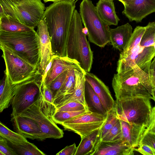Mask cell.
I'll use <instances>...</instances> for the list:
<instances>
[{
  "label": "cell",
  "mask_w": 155,
  "mask_h": 155,
  "mask_svg": "<svg viewBox=\"0 0 155 155\" xmlns=\"http://www.w3.org/2000/svg\"><path fill=\"white\" fill-rule=\"evenodd\" d=\"M78 0H63L47 7L42 19L46 21L54 54L65 56L67 35Z\"/></svg>",
  "instance_id": "6da1fadb"
},
{
  "label": "cell",
  "mask_w": 155,
  "mask_h": 155,
  "mask_svg": "<svg viewBox=\"0 0 155 155\" xmlns=\"http://www.w3.org/2000/svg\"><path fill=\"white\" fill-rule=\"evenodd\" d=\"M112 86L117 100L142 97L152 98L153 88L149 74L138 67L125 73L114 74Z\"/></svg>",
  "instance_id": "7a4b0ae2"
},
{
  "label": "cell",
  "mask_w": 155,
  "mask_h": 155,
  "mask_svg": "<svg viewBox=\"0 0 155 155\" xmlns=\"http://www.w3.org/2000/svg\"><path fill=\"white\" fill-rule=\"evenodd\" d=\"M83 28L80 13L75 9L67 35L65 56L77 61L83 70L89 72L93 54Z\"/></svg>",
  "instance_id": "3957f363"
},
{
  "label": "cell",
  "mask_w": 155,
  "mask_h": 155,
  "mask_svg": "<svg viewBox=\"0 0 155 155\" xmlns=\"http://www.w3.org/2000/svg\"><path fill=\"white\" fill-rule=\"evenodd\" d=\"M0 43L38 69L41 58L40 44L34 29L18 32L0 31Z\"/></svg>",
  "instance_id": "277c9868"
},
{
  "label": "cell",
  "mask_w": 155,
  "mask_h": 155,
  "mask_svg": "<svg viewBox=\"0 0 155 155\" xmlns=\"http://www.w3.org/2000/svg\"><path fill=\"white\" fill-rule=\"evenodd\" d=\"M5 15L34 28L42 19L45 10L41 0H0Z\"/></svg>",
  "instance_id": "5b68a950"
},
{
  "label": "cell",
  "mask_w": 155,
  "mask_h": 155,
  "mask_svg": "<svg viewBox=\"0 0 155 155\" xmlns=\"http://www.w3.org/2000/svg\"><path fill=\"white\" fill-rule=\"evenodd\" d=\"M79 13L91 42L101 47L110 42V28L100 17L91 1L83 0L80 5Z\"/></svg>",
  "instance_id": "8992f818"
},
{
  "label": "cell",
  "mask_w": 155,
  "mask_h": 155,
  "mask_svg": "<svg viewBox=\"0 0 155 155\" xmlns=\"http://www.w3.org/2000/svg\"><path fill=\"white\" fill-rule=\"evenodd\" d=\"M150 99L142 97L116 99L114 105L118 119L146 127L152 108Z\"/></svg>",
  "instance_id": "52a82bcc"
},
{
  "label": "cell",
  "mask_w": 155,
  "mask_h": 155,
  "mask_svg": "<svg viewBox=\"0 0 155 155\" xmlns=\"http://www.w3.org/2000/svg\"><path fill=\"white\" fill-rule=\"evenodd\" d=\"M5 62V74L13 84H19L37 76L38 68L31 64L11 49L0 43Z\"/></svg>",
  "instance_id": "ba28073f"
},
{
  "label": "cell",
  "mask_w": 155,
  "mask_h": 155,
  "mask_svg": "<svg viewBox=\"0 0 155 155\" xmlns=\"http://www.w3.org/2000/svg\"><path fill=\"white\" fill-rule=\"evenodd\" d=\"M155 56L154 46L144 47L140 45L131 49L124 50L120 54L117 72L124 73L138 67L149 74L151 63Z\"/></svg>",
  "instance_id": "9c48e42d"
},
{
  "label": "cell",
  "mask_w": 155,
  "mask_h": 155,
  "mask_svg": "<svg viewBox=\"0 0 155 155\" xmlns=\"http://www.w3.org/2000/svg\"><path fill=\"white\" fill-rule=\"evenodd\" d=\"M38 76L18 84L11 102V117L20 115L39 97L41 87Z\"/></svg>",
  "instance_id": "30bf717a"
},
{
  "label": "cell",
  "mask_w": 155,
  "mask_h": 155,
  "mask_svg": "<svg viewBox=\"0 0 155 155\" xmlns=\"http://www.w3.org/2000/svg\"><path fill=\"white\" fill-rule=\"evenodd\" d=\"M107 117V115L91 112L66 121L60 125L65 130L77 134L81 139L102 127Z\"/></svg>",
  "instance_id": "8fae6325"
},
{
  "label": "cell",
  "mask_w": 155,
  "mask_h": 155,
  "mask_svg": "<svg viewBox=\"0 0 155 155\" xmlns=\"http://www.w3.org/2000/svg\"><path fill=\"white\" fill-rule=\"evenodd\" d=\"M39 97L19 115L35 121L41 130L45 139H59L63 137V130L42 111L40 105Z\"/></svg>",
  "instance_id": "7c38bea8"
},
{
  "label": "cell",
  "mask_w": 155,
  "mask_h": 155,
  "mask_svg": "<svg viewBox=\"0 0 155 155\" xmlns=\"http://www.w3.org/2000/svg\"><path fill=\"white\" fill-rule=\"evenodd\" d=\"M37 27L36 33L39 39L41 51V58L37 72L38 75L41 76L51 58L55 55L52 52L51 38L45 19H41Z\"/></svg>",
  "instance_id": "4fadbf2b"
},
{
  "label": "cell",
  "mask_w": 155,
  "mask_h": 155,
  "mask_svg": "<svg viewBox=\"0 0 155 155\" xmlns=\"http://www.w3.org/2000/svg\"><path fill=\"white\" fill-rule=\"evenodd\" d=\"M122 13L130 21L139 22L155 12V0H134L124 5Z\"/></svg>",
  "instance_id": "5bb4252c"
},
{
  "label": "cell",
  "mask_w": 155,
  "mask_h": 155,
  "mask_svg": "<svg viewBox=\"0 0 155 155\" xmlns=\"http://www.w3.org/2000/svg\"><path fill=\"white\" fill-rule=\"evenodd\" d=\"M15 132L26 138L42 140L46 139L36 123L30 118L20 115L11 117Z\"/></svg>",
  "instance_id": "9a60e30c"
},
{
  "label": "cell",
  "mask_w": 155,
  "mask_h": 155,
  "mask_svg": "<svg viewBox=\"0 0 155 155\" xmlns=\"http://www.w3.org/2000/svg\"><path fill=\"white\" fill-rule=\"evenodd\" d=\"M73 69L84 71L76 61L66 56L56 55L53 58L51 67L43 84L48 86L52 81L64 71Z\"/></svg>",
  "instance_id": "2e32d148"
},
{
  "label": "cell",
  "mask_w": 155,
  "mask_h": 155,
  "mask_svg": "<svg viewBox=\"0 0 155 155\" xmlns=\"http://www.w3.org/2000/svg\"><path fill=\"white\" fill-rule=\"evenodd\" d=\"M85 79L92 86L107 113L113 108L115 102L108 87L95 75L89 72H85Z\"/></svg>",
  "instance_id": "e0dca14e"
},
{
  "label": "cell",
  "mask_w": 155,
  "mask_h": 155,
  "mask_svg": "<svg viewBox=\"0 0 155 155\" xmlns=\"http://www.w3.org/2000/svg\"><path fill=\"white\" fill-rule=\"evenodd\" d=\"M134 148L122 140L111 142L101 141L94 155H133Z\"/></svg>",
  "instance_id": "ac0fdd59"
},
{
  "label": "cell",
  "mask_w": 155,
  "mask_h": 155,
  "mask_svg": "<svg viewBox=\"0 0 155 155\" xmlns=\"http://www.w3.org/2000/svg\"><path fill=\"white\" fill-rule=\"evenodd\" d=\"M132 26L127 23L114 28H110V42L120 52L126 47L132 33Z\"/></svg>",
  "instance_id": "d6986e66"
},
{
  "label": "cell",
  "mask_w": 155,
  "mask_h": 155,
  "mask_svg": "<svg viewBox=\"0 0 155 155\" xmlns=\"http://www.w3.org/2000/svg\"><path fill=\"white\" fill-rule=\"evenodd\" d=\"M102 127L81 139L75 155H94L101 141Z\"/></svg>",
  "instance_id": "ffe728a7"
},
{
  "label": "cell",
  "mask_w": 155,
  "mask_h": 155,
  "mask_svg": "<svg viewBox=\"0 0 155 155\" xmlns=\"http://www.w3.org/2000/svg\"><path fill=\"white\" fill-rule=\"evenodd\" d=\"M120 120L121 126L122 140L128 143L133 148L138 147L141 137L146 127Z\"/></svg>",
  "instance_id": "44dd1931"
},
{
  "label": "cell",
  "mask_w": 155,
  "mask_h": 155,
  "mask_svg": "<svg viewBox=\"0 0 155 155\" xmlns=\"http://www.w3.org/2000/svg\"><path fill=\"white\" fill-rule=\"evenodd\" d=\"M74 71L76 83L74 92L70 96L58 104L56 106L57 108L66 103L72 101L78 102L88 107L85 97V72L76 69H75Z\"/></svg>",
  "instance_id": "7402d4cb"
},
{
  "label": "cell",
  "mask_w": 155,
  "mask_h": 155,
  "mask_svg": "<svg viewBox=\"0 0 155 155\" xmlns=\"http://www.w3.org/2000/svg\"><path fill=\"white\" fill-rule=\"evenodd\" d=\"M96 7L99 15L107 24L118 25L120 19L116 14L113 0H99Z\"/></svg>",
  "instance_id": "603a6c76"
},
{
  "label": "cell",
  "mask_w": 155,
  "mask_h": 155,
  "mask_svg": "<svg viewBox=\"0 0 155 155\" xmlns=\"http://www.w3.org/2000/svg\"><path fill=\"white\" fill-rule=\"evenodd\" d=\"M18 84H13L5 74L0 85V112L8 107L14 96Z\"/></svg>",
  "instance_id": "cb8c5ba5"
},
{
  "label": "cell",
  "mask_w": 155,
  "mask_h": 155,
  "mask_svg": "<svg viewBox=\"0 0 155 155\" xmlns=\"http://www.w3.org/2000/svg\"><path fill=\"white\" fill-rule=\"evenodd\" d=\"M74 70L73 69L68 70L63 84L53 98V103L55 106L74 92L76 83Z\"/></svg>",
  "instance_id": "d4e9b609"
},
{
  "label": "cell",
  "mask_w": 155,
  "mask_h": 155,
  "mask_svg": "<svg viewBox=\"0 0 155 155\" xmlns=\"http://www.w3.org/2000/svg\"><path fill=\"white\" fill-rule=\"evenodd\" d=\"M40 85L41 92L39 97L40 107L43 112L52 119V117L57 110L53 103L52 93L48 86L45 85L43 83L40 84Z\"/></svg>",
  "instance_id": "484cf974"
},
{
  "label": "cell",
  "mask_w": 155,
  "mask_h": 155,
  "mask_svg": "<svg viewBox=\"0 0 155 155\" xmlns=\"http://www.w3.org/2000/svg\"><path fill=\"white\" fill-rule=\"evenodd\" d=\"M34 29L23 24L10 16L5 14L0 16V31L18 32L29 31Z\"/></svg>",
  "instance_id": "4316f807"
},
{
  "label": "cell",
  "mask_w": 155,
  "mask_h": 155,
  "mask_svg": "<svg viewBox=\"0 0 155 155\" xmlns=\"http://www.w3.org/2000/svg\"><path fill=\"white\" fill-rule=\"evenodd\" d=\"M0 136L12 144L16 145L23 144L28 142L25 137L12 131L1 122H0Z\"/></svg>",
  "instance_id": "83f0119b"
},
{
  "label": "cell",
  "mask_w": 155,
  "mask_h": 155,
  "mask_svg": "<svg viewBox=\"0 0 155 155\" xmlns=\"http://www.w3.org/2000/svg\"><path fill=\"white\" fill-rule=\"evenodd\" d=\"M85 93L87 94L91 104L96 110V112L107 115V112L100 98L91 85L86 80L85 83Z\"/></svg>",
  "instance_id": "f1b7e54d"
},
{
  "label": "cell",
  "mask_w": 155,
  "mask_h": 155,
  "mask_svg": "<svg viewBox=\"0 0 155 155\" xmlns=\"http://www.w3.org/2000/svg\"><path fill=\"white\" fill-rule=\"evenodd\" d=\"M91 112L86 110L74 111H65L57 110L52 117V119L56 124H61L66 121Z\"/></svg>",
  "instance_id": "f546056e"
},
{
  "label": "cell",
  "mask_w": 155,
  "mask_h": 155,
  "mask_svg": "<svg viewBox=\"0 0 155 155\" xmlns=\"http://www.w3.org/2000/svg\"><path fill=\"white\" fill-rule=\"evenodd\" d=\"M140 45L144 47L154 46L155 44V22H150L145 26Z\"/></svg>",
  "instance_id": "4dcf8cb0"
},
{
  "label": "cell",
  "mask_w": 155,
  "mask_h": 155,
  "mask_svg": "<svg viewBox=\"0 0 155 155\" xmlns=\"http://www.w3.org/2000/svg\"><path fill=\"white\" fill-rule=\"evenodd\" d=\"M18 154L21 155H45L35 145L28 141L23 144L16 145L12 144Z\"/></svg>",
  "instance_id": "1f68e13d"
},
{
  "label": "cell",
  "mask_w": 155,
  "mask_h": 155,
  "mask_svg": "<svg viewBox=\"0 0 155 155\" xmlns=\"http://www.w3.org/2000/svg\"><path fill=\"white\" fill-rule=\"evenodd\" d=\"M118 119L116 109L114 105L113 108L107 113L106 119L102 127L101 134V140L113 127Z\"/></svg>",
  "instance_id": "d6a6232c"
},
{
  "label": "cell",
  "mask_w": 155,
  "mask_h": 155,
  "mask_svg": "<svg viewBox=\"0 0 155 155\" xmlns=\"http://www.w3.org/2000/svg\"><path fill=\"white\" fill-rule=\"evenodd\" d=\"M121 126L120 120L118 119L110 130L106 134L101 141L111 142L122 140Z\"/></svg>",
  "instance_id": "836d02e7"
},
{
  "label": "cell",
  "mask_w": 155,
  "mask_h": 155,
  "mask_svg": "<svg viewBox=\"0 0 155 155\" xmlns=\"http://www.w3.org/2000/svg\"><path fill=\"white\" fill-rule=\"evenodd\" d=\"M145 29V26H137L132 32L128 44L124 50H129L139 45Z\"/></svg>",
  "instance_id": "e575fe53"
},
{
  "label": "cell",
  "mask_w": 155,
  "mask_h": 155,
  "mask_svg": "<svg viewBox=\"0 0 155 155\" xmlns=\"http://www.w3.org/2000/svg\"><path fill=\"white\" fill-rule=\"evenodd\" d=\"M57 109L59 110L65 111H77L84 110H90L88 107L77 101L68 102L57 108Z\"/></svg>",
  "instance_id": "d590c367"
},
{
  "label": "cell",
  "mask_w": 155,
  "mask_h": 155,
  "mask_svg": "<svg viewBox=\"0 0 155 155\" xmlns=\"http://www.w3.org/2000/svg\"><path fill=\"white\" fill-rule=\"evenodd\" d=\"M68 70L64 71L55 78L48 86L52 93L53 98L63 84L66 78Z\"/></svg>",
  "instance_id": "8d00e7d4"
},
{
  "label": "cell",
  "mask_w": 155,
  "mask_h": 155,
  "mask_svg": "<svg viewBox=\"0 0 155 155\" xmlns=\"http://www.w3.org/2000/svg\"><path fill=\"white\" fill-rule=\"evenodd\" d=\"M140 144L147 145L155 150V134L144 131L140 138L139 145Z\"/></svg>",
  "instance_id": "74e56055"
},
{
  "label": "cell",
  "mask_w": 155,
  "mask_h": 155,
  "mask_svg": "<svg viewBox=\"0 0 155 155\" xmlns=\"http://www.w3.org/2000/svg\"><path fill=\"white\" fill-rule=\"evenodd\" d=\"M14 149L8 145V141L0 136V155H17Z\"/></svg>",
  "instance_id": "f35d334b"
},
{
  "label": "cell",
  "mask_w": 155,
  "mask_h": 155,
  "mask_svg": "<svg viewBox=\"0 0 155 155\" xmlns=\"http://www.w3.org/2000/svg\"><path fill=\"white\" fill-rule=\"evenodd\" d=\"M134 150L144 155H155V150L146 144H140L138 148H134Z\"/></svg>",
  "instance_id": "ab89813d"
},
{
  "label": "cell",
  "mask_w": 155,
  "mask_h": 155,
  "mask_svg": "<svg viewBox=\"0 0 155 155\" xmlns=\"http://www.w3.org/2000/svg\"><path fill=\"white\" fill-rule=\"evenodd\" d=\"M144 131L155 134V106L152 107L149 123Z\"/></svg>",
  "instance_id": "60d3db41"
},
{
  "label": "cell",
  "mask_w": 155,
  "mask_h": 155,
  "mask_svg": "<svg viewBox=\"0 0 155 155\" xmlns=\"http://www.w3.org/2000/svg\"><path fill=\"white\" fill-rule=\"evenodd\" d=\"M77 149L75 143L67 146L56 154V155H75Z\"/></svg>",
  "instance_id": "b9f144b4"
},
{
  "label": "cell",
  "mask_w": 155,
  "mask_h": 155,
  "mask_svg": "<svg viewBox=\"0 0 155 155\" xmlns=\"http://www.w3.org/2000/svg\"><path fill=\"white\" fill-rule=\"evenodd\" d=\"M55 56V55H54L51 58L49 62L47 65L44 71L42 74L40 76L39 78L40 84H42L44 82L48 73L51 67L53 58Z\"/></svg>",
  "instance_id": "7bdbcfd3"
},
{
  "label": "cell",
  "mask_w": 155,
  "mask_h": 155,
  "mask_svg": "<svg viewBox=\"0 0 155 155\" xmlns=\"http://www.w3.org/2000/svg\"><path fill=\"white\" fill-rule=\"evenodd\" d=\"M149 74L153 88H155V71L149 72Z\"/></svg>",
  "instance_id": "ee69618b"
},
{
  "label": "cell",
  "mask_w": 155,
  "mask_h": 155,
  "mask_svg": "<svg viewBox=\"0 0 155 155\" xmlns=\"http://www.w3.org/2000/svg\"><path fill=\"white\" fill-rule=\"evenodd\" d=\"M153 71H155V56L151 63L150 67L149 72Z\"/></svg>",
  "instance_id": "f6af8a7d"
},
{
  "label": "cell",
  "mask_w": 155,
  "mask_h": 155,
  "mask_svg": "<svg viewBox=\"0 0 155 155\" xmlns=\"http://www.w3.org/2000/svg\"><path fill=\"white\" fill-rule=\"evenodd\" d=\"M121 2L124 5L128 4L134 0H117Z\"/></svg>",
  "instance_id": "bcb514c9"
},
{
  "label": "cell",
  "mask_w": 155,
  "mask_h": 155,
  "mask_svg": "<svg viewBox=\"0 0 155 155\" xmlns=\"http://www.w3.org/2000/svg\"><path fill=\"white\" fill-rule=\"evenodd\" d=\"M152 98L151 99L155 102V88H153L152 93Z\"/></svg>",
  "instance_id": "7dc6e473"
},
{
  "label": "cell",
  "mask_w": 155,
  "mask_h": 155,
  "mask_svg": "<svg viewBox=\"0 0 155 155\" xmlns=\"http://www.w3.org/2000/svg\"><path fill=\"white\" fill-rule=\"evenodd\" d=\"M5 13L4 10L2 7V6L0 5V16H2L5 15Z\"/></svg>",
  "instance_id": "c3c4849f"
},
{
  "label": "cell",
  "mask_w": 155,
  "mask_h": 155,
  "mask_svg": "<svg viewBox=\"0 0 155 155\" xmlns=\"http://www.w3.org/2000/svg\"><path fill=\"white\" fill-rule=\"evenodd\" d=\"M63 0H43L45 2H57Z\"/></svg>",
  "instance_id": "681fc988"
},
{
  "label": "cell",
  "mask_w": 155,
  "mask_h": 155,
  "mask_svg": "<svg viewBox=\"0 0 155 155\" xmlns=\"http://www.w3.org/2000/svg\"><path fill=\"white\" fill-rule=\"evenodd\" d=\"M83 32L86 35H88V31L87 29L84 27V28H83Z\"/></svg>",
  "instance_id": "f907efd6"
},
{
  "label": "cell",
  "mask_w": 155,
  "mask_h": 155,
  "mask_svg": "<svg viewBox=\"0 0 155 155\" xmlns=\"http://www.w3.org/2000/svg\"><path fill=\"white\" fill-rule=\"evenodd\" d=\"M154 48H155V45H154Z\"/></svg>",
  "instance_id": "816d5d0a"
},
{
  "label": "cell",
  "mask_w": 155,
  "mask_h": 155,
  "mask_svg": "<svg viewBox=\"0 0 155 155\" xmlns=\"http://www.w3.org/2000/svg\"><path fill=\"white\" fill-rule=\"evenodd\" d=\"M113 0V1H114V0Z\"/></svg>",
  "instance_id": "f5cc1de1"
}]
</instances>
